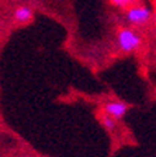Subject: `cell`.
Listing matches in <instances>:
<instances>
[{
    "label": "cell",
    "instance_id": "obj_5",
    "mask_svg": "<svg viewBox=\"0 0 156 157\" xmlns=\"http://www.w3.org/2000/svg\"><path fill=\"white\" fill-rule=\"evenodd\" d=\"M100 121H101V125H103V126L106 128L108 132H114L115 129H117V119H114L111 115L106 114V112L101 115Z\"/></svg>",
    "mask_w": 156,
    "mask_h": 157
},
{
    "label": "cell",
    "instance_id": "obj_3",
    "mask_svg": "<svg viewBox=\"0 0 156 157\" xmlns=\"http://www.w3.org/2000/svg\"><path fill=\"white\" fill-rule=\"evenodd\" d=\"M104 112L114 118V119H122L125 117V114L128 112V104L122 101H111V102H107L104 105Z\"/></svg>",
    "mask_w": 156,
    "mask_h": 157
},
{
    "label": "cell",
    "instance_id": "obj_6",
    "mask_svg": "<svg viewBox=\"0 0 156 157\" xmlns=\"http://www.w3.org/2000/svg\"><path fill=\"white\" fill-rule=\"evenodd\" d=\"M124 2H125V4H131V3H134V2H135V0H124Z\"/></svg>",
    "mask_w": 156,
    "mask_h": 157
},
{
    "label": "cell",
    "instance_id": "obj_4",
    "mask_svg": "<svg viewBox=\"0 0 156 157\" xmlns=\"http://www.w3.org/2000/svg\"><path fill=\"white\" fill-rule=\"evenodd\" d=\"M33 17H34V13L28 6H20V7H17L16 11H14V18L21 24L30 23V21L33 20Z\"/></svg>",
    "mask_w": 156,
    "mask_h": 157
},
{
    "label": "cell",
    "instance_id": "obj_2",
    "mask_svg": "<svg viewBox=\"0 0 156 157\" xmlns=\"http://www.w3.org/2000/svg\"><path fill=\"white\" fill-rule=\"evenodd\" d=\"M150 18V10L146 7H132L128 10L127 13V20L131 24L139 25V24L146 23Z\"/></svg>",
    "mask_w": 156,
    "mask_h": 157
},
{
    "label": "cell",
    "instance_id": "obj_1",
    "mask_svg": "<svg viewBox=\"0 0 156 157\" xmlns=\"http://www.w3.org/2000/svg\"><path fill=\"white\" fill-rule=\"evenodd\" d=\"M118 45L124 52H134L141 46V36L132 29L124 28L118 33Z\"/></svg>",
    "mask_w": 156,
    "mask_h": 157
}]
</instances>
